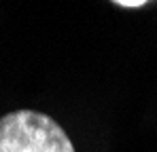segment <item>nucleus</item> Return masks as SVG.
Here are the masks:
<instances>
[{"label":"nucleus","mask_w":157,"mask_h":152,"mask_svg":"<svg viewBox=\"0 0 157 152\" xmlns=\"http://www.w3.org/2000/svg\"><path fill=\"white\" fill-rule=\"evenodd\" d=\"M0 152H75V146L51 116L15 110L0 118Z\"/></svg>","instance_id":"nucleus-1"},{"label":"nucleus","mask_w":157,"mask_h":152,"mask_svg":"<svg viewBox=\"0 0 157 152\" xmlns=\"http://www.w3.org/2000/svg\"><path fill=\"white\" fill-rule=\"evenodd\" d=\"M113 4L115 6H123V9H140L147 2L144 0H113Z\"/></svg>","instance_id":"nucleus-2"}]
</instances>
